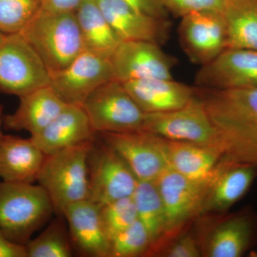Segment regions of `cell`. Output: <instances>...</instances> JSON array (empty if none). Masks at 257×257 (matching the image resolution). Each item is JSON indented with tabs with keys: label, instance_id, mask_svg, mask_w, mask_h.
<instances>
[{
	"label": "cell",
	"instance_id": "obj_1",
	"mask_svg": "<svg viewBox=\"0 0 257 257\" xmlns=\"http://www.w3.org/2000/svg\"><path fill=\"white\" fill-rule=\"evenodd\" d=\"M196 94L217 130L224 156L257 167V87H196Z\"/></svg>",
	"mask_w": 257,
	"mask_h": 257
},
{
	"label": "cell",
	"instance_id": "obj_2",
	"mask_svg": "<svg viewBox=\"0 0 257 257\" xmlns=\"http://www.w3.org/2000/svg\"><path fill=\"white\" fill-rule=\"evenodd\" d=\"M50 73L62 70L85 51L75 13L40 10L20 32Z\"/></svg>",
	"mask_w": 257,
	"mask_h": 257
},
{
	"label": "cell",
	"instance_id": "obj_3",
	"mask_svg": "<svg viewBox=\"0 0 257 257\" xmlns=\"http://www.w3.org/2000/svg\"><path fill=\"white\" fill-rule=\"evenodd\" d=\"M94 140L46 155L37 182L46 192L54 211L63 216L69 206L88 199V157Z\"/></svg>",
	"mask_w": 257,
	"mask_h": 257
},
{
	"label": "cell",
	"instance_id": "obj_4",
	"mask_svg": "<svg viewBox=\"0 0 257 257\" xmlns=\"http://www.w3.org/2000/svg\"><path fill=\"white\" fill-rule=\"evenodd\" d=\"M194 222L202 256L241 257L257 244V213L251 206L232 213L203 214Z\"/></svg>",
	"mask_w": 257,
	"mask_h": 257
},
{
	"label": "cell",
	"instance_id": "obj_5",
	"mask_svg": "<svg viewBox=\"0 0 257 257\" xmlns=\"http://www.w3.org/2000/svg\"><path fill=\"white\" fill-rule=\"evenodd\" d=\"M53 212L39 184L0 182V230L12 242L25 246Z\"/></svg>",
	"mask_w": 257,
	"mask_h": 257
},
{
	"label": "cell",
	"instance_id": "obj_6",
	"mask_svg": "<svg viewBox=\"0 0 257 257\" xmlns=\"http://www.w3.org/2000/svg\"><path fill=\"white\" fill-rule=\"evenodd\" d=\"M217 165L210 175L204 178H189L168 167L157 179L165 207L166 230L163 238L152 250L150 256H155L171 239L202 215Z\"/></svg>",
	"mask_w": 257,
	"mask_h": 257
},
{
	"label": "cell",
	"instance_id": "obj_7",
	"mask_svg": "<svg viewBox=\"0 0 257 257\" xmlns=\"http://www.w3.org/2000/svg\"><path fill=\"white\" fill-rule=\"evenodd\" d=\"M50 73L40 56L20 34L0 42V92L20 96L50 85Z\"/></svg>",
	"mask_w": 257,
	"mask_h": 257
},
{
	"label": "cell",
	"instance_id": "obj_8",
	"mask_svg": "<svg viewBox=\"0 0 257 257\" xmlns=\"http://www.w3.org/2000/svg\"><path fill=\"white\" fill-rule=\"evenodd\" d=\"M82 106L96 134L143 130L145 113L119 81L111 80L98 87Z\"/></svg>",
	"mask_w": 257,
	"mask_h": 257
},
{
	"label": "cell",
	"instance_id": "obj_9",
	"mask_svg": "<svg viewBox=\"0 0 257 257\" xmlns=\"http://www.w3.org/2000/svg\"><path fill=\"white\" fill-rule=\"evenodd\" d=\"M142 130L171 141L217 147L223 150L217 130L197 94L179 109L145 114Z\"/></svg>",
	"mask_w": 257,
	"mask_h": 257
},
{
	"label": "cell",
	"instance_id": "obj_10",
	"mask_svg": "<svg viewBox=\"0 0 257 257\" xmlns=\"http://www.w3.org/2000/svg\"><path fill=\"white\" fill-rule=\"evenodd\" d=\"M88 199L98 206L132 197L139 180L121 157L109 145L94 140L88 157Z\"/></svg>",
	"mask_w": 257,
	"mask_h": 257
},
{
	"label": "cell",
	"instance_id": "obj_11",
	"mask_svg": "<svg viewBox=\"0 0 257 257\" xmlns=\"http://www.w3.org/2000/svg\"><path fill=\"white\" fill-rule=\"evenodd\" d=\"M99 135L139 181H157L169 167L165 139L144 130Z\"/></svg>",
	"mask_w": 257,
	"mask_h": 257
},
{
	"label": "cell",
	"instance_id": "obj_12",
	"mask_svg": "<svg viewBox=\"0 0 257 257\" xmlns=\"http://www.w3.org/2000/svg\"><path fill=\"white\" fill-rule=\"evenodd\" d=\"M115 80L110 60L84 51L67 67L50 73V86L67 104L82 105L102 84Z\"/></svg>",
	"mask_w": 257,
	"mask_h": 257
},
{
	"label": "cell",
	"instance_id": "obj_13",
	"mask_svg": "<svg viewBox=\"0 0 257 257\" xmlns=\"http://www.w3.org/2000/svg\"><path fill=\"white\" fill-rule=\"evenodd\" d=\"M178 34L184 52L200 66L214 60L227 48L226 24L221 12H201L183 17Z\"/></svg>",
	"mask_w": 257,
	"mask_h": 257
},
{
	"label": "cell",
	"instance_id": "obj_14",
	"mask_svg": "<svg viewBox=\"0 0 257 257\" xmlns=\"http://www.w3.org/2000/svg\"><path fill=\"white\" fill-rule=\"evenodd\" d=\"M110 62L115 80L120 82L149 78L173 79L175 59L154 42H121Z\"/></svg>",
	"mask_w": 257,
	"mask_h": 257
},
{
	"label": "cell",
	"instance_id": "obj_15",
	"mask_svg": "<svg viewBox=\"0 0 257 257\" xmlns=\"http://www.w3.org/2000/svg\"><path fill=\"white\" fill-rule=\"evenodd\" d=\"M194 84L197 87L215 89L257 87V50L226 49L214 60L201 66Z\"/></svg>",
	"mask_w": 257,
	"mask_h": 257
},
{
	"label": "cell",
	"instance_id": "obj_16",
	"mask_svg": "<svg viewBox=\"0 0 257 257\" xmlns=\"http://www.w3.org/2000/svg\"><path fill=\"white\" fill-rule=\"evenodd\" d=\"M106 21L121 42L147 41L162 45L170 35L168 19L155 18L123 0H96Z\"/></svg>",
	"mask_w": 257,
	"mask_h": 257
},
{
	"label": "cell",
	"instance_id": "obj_17",
	"mask_svg": "<svg viewBox=\"0 0 257 257\" xmlns=\"http://www.w3.org/2000/svg\"><path fill=\"white\" fill-rule=\"evenodd\" d=\"M256 177V166L223 157L216 167L202 215L229 211L247 194Z\"/></svg>",
	"mask_w": 257,
	"mask_h": 257
},
{
	"label": "cell",
	"instance_id": "obj_18",
	"mask_svg": "<svg viewBox=\"0 0 257 257\" xmlns=\"http://www.w3.org/2000/svg\"><path fill=\"white\" fill-rule=\"evenodd\" d=\"M95 135L82 105L67 104L46 127L30 138L45 155H50L95 140Z\"/></svg>",
	"mask_w": 257,
	"mask_h": 257
},
{
	"label": "cell",
	"instance_id": "obj_19",
	"mask_svg": "<svg viewBox=\"0 0 257 257\" xmlns=\"http://www.w3.org/2000/svg\"><path fill=\"white\" fill-rule=\"evenodd\" d=\"M145 114L167 112L185 106L196 87L172 79L149 78L121 82Z\"/></svg>",
	"mask_w": 257,
	"mask_h": 257
},
{
	"label": "cell",
	"instance_id": "obj_20",
	"mask_svg": "<svg viewBox=\"0 0 257 257\" xmlns=\"http://www.w3.org/2000/svg\"><path fill=\"white\" fill-rule=\"evenodd\" d=\"M64 102L50 85L20 96L13 114H4L3 126L13 131L28 132L35 136L46 127L63 110Z\"/></svg>",
	"mask_w": 257,
	"mask_h": 257
},
{
	"label": "cell",
	"instance_id": "obj_21",
	"mask_svg": "<svg viewBox=\"0 0 257 257\" xmlns=\"http://www.w3.org/2000/svg\"><path fill=\"white\" fill-rule=\"evenodd\" d=\"M99 206L89 199L69 206L63 216L68 223L71 239L87 256L109 257L110 241L101 224Z\"/></svg>",
	"mask_w": 257,
	"mask_h": 257
},
{
	"label": "cell",
	"instance_id": "obj_22",
	"mask_svg": "<svg viewBox=\"0 0 257 257\" xmlns=\"http://www.w3.org/2000/svg\"><path fill=\"white\" fill-rule=\"evenodd\" d=\"M45 157L31 138L4 135L0 142V178L7 182L33 184Z\"/></svg>",
	"mask_w": 257,
	"mask_h": 257
},
{
	"label": "cell",
	"instance_id": "obj_23",
	"mask_svg": "<svg viewBox=\"0 0 257 257\" xmlns=\"http://www.w3.org/2000/svg\"><path fill=\"white\" fill-rule=\"evenodd\" d=\"M166 146L169 167L189 178L207 177L224 156L217 147L167 140Z\"/></svg>",
	"mask_w": 257,
	"mask_h": 257
},
{
	"label": "cell",
	"instance_id": "obj_24",
	"mask_svg": "<svg viewBox=\"0 0 257 257\" xmlns=\"http://www.w3.org/2000/svg\"><path fill=\"white\" fill-rule=\"evenodd\" d=\"M74 13L85 50L110 60L121 41L106 21L96 0H84Z\"/></svg>",
	"mask_w": 257,
	"mask_h": 257
},
{
	"label": "cell",
	"instance_id": "obj_25",
	"mask_svg": "<svg viewBox=\"0 0 257 257\" xmlns=\"http://www.w3.org/2000/svg\"><path fill=\"white\" fill-rule=\"evenodd\" d=\"M221 13L227 48L257 50V0H226Z\"/></svg>",
	"mask_w": 257,
	"mask_h": 257
},
{
	"label": "cell",
	"instance_id": "obj_26",
	"mask_svg": "<svg viewBox=\"0 0 257 257\" xmlns=\"http://www.w3.org/2000/svg\"><path fill=\"white\" fill-rule=\"evenodd\" d=\"M132 197L136 206L138 219L151 238L149 256L163 238L166 230L165 207L156 181H139Z\"/></svg>",
	"mask_w": 257,
	"mask_h": 257
},
{
	"label": "cell",
	"instance_id": "obj_27",
	"mask_svg": "<svg viewBox=\"0 0 257 257\" xmlns=\"http://www.w3.org/2000/svg\"><path fill=\"white\" fill-rule=\"evenodd\" d=\"M28 257H70L72 246L62 221H52L35 239L25 245Z\"/></svg>",
	"mask_w": 257,
	"mask_h": 257
},
{
	"label": "cell",
	"instance_id": "obj_28",
	"mask_svg": "<svg viewBox=\"0 0 257 257\" xmlns=\"http://www.w3.org/2000/svg\"><path fill=\"white\" fill-rule=\"evenodd\" d=\"M151 246L150 234L138 219L111 240L109 257L148 256Z\"/></svg>",
	"mask_w": 257,
	"mask_h": 257
},
{
	"label": "cell",
	"instance_id": "obj_29",
	"mask_svg": "<svg viewBox=\"0 0 257 257\" xmlns=\"http://www.w3.org/2000/svg\"><path fill=\"white\" fill-rule=\"evenodd\" d=\"M42 0H0V32L20 33L42 9Z\"/></svg>",
	"mask_w": 257,
	"mask_h": 257
},
{
	"label": "cell",
	"instance_id": "obj_30",
	"mask_svg": "<svg viewBox=\"0 0 257 257\" xmlns=\"http://www.w3.org/2000/svg\"><path fill=\"white\" fill-rule=\"evenodd\" d=\"M103 228L111 240L120 231L138 220V212L133 197L121 198L99 207Z\"/></svg>",
	"mask_w": 257,
	"mask_h": 257
},
{
	"label": "cell",
	"instance_id": "obj_31",
	"mask_svg": "<svg viewBox=\"0 0 257 257\" xmlns=\"http://www.w3.org/2000/svg\"><path fill=\"white\" fill-rule=\"evenodd\" d=\"M155 256L163 257L202 256L200 248L194 230L189 227L171 239Z\"/></svg>",
	"mask_w": 257,
	"mask_h": 257
},
{
	"label": "cell",
	"instance_id": "obj_32",
	"mask_svg": "<svg viewBox=\"0 0 257 257\" xmlns=\"http://www.w3.org/2000/svg\"><path fill=\"white\" fill-rule=\"evenodd\" d=\"M169 13L183 18L201 12H222L226 0H161Z\"/></svg>",
	"mask_w": 257,
	"mask_h": 257
},
{
	"label": "cell",
	"instance_id": "obj_33",
	"mask_svg": "<svg viewBox=\"0 0 257 257\" xmlns=\"http://www.w3.org/2000/svg\"><path fill=\"white\" fill-rule=\"evenodd\" d=\"M138 11L155 18L168 19L169 13L161 0H123Z\"/></svg>",
	"mask_w": 257,
	"mask_h": 257
},
{
	"label": "cell",
	"instance_id": "obj_34",
	"mask_svg": "<svg viewBox=\"0 0 257 257\" xmlns=\"http://www.w3.org/2000/svg\"><path fill=\"white\" fill-rule=\"evenodd\" d=\"M84 0H42V9L54 13L74 12Z\"/></svg>",
	"mask_w": 257,
	"mask_h": 257
},
{
	"label": "cell",
	"instance_id": "obj_35",
	"mask_svg": "<svg viewBox=\"0 0 257 257\" xmlns=\"http://www.w3.org/2000/svg\"><path fill=\"white\" fill-rule=\"evenodd\" d=\"M0 257H28V255L25 246L12 242L0 230Z\"/></svg>",
	"mask_w": 257,
	"mask_h": 257
},
{
	"label": "cell",
	"instance_id": "obj_36",
	"mask_svg": "<svg viewBox=\"0 0 257 257\" xmlns=\"http://www.w3.org/2000/svg\"><path fill=\"white\" fill-rule=\"evenodd\" d=\"M3 117H4V114H3V106L0 104V142H1L2 138H3L4 134L3 133Z\"/></svg>",
	"mask_w": 257,
	"mask_h": 257
},
{
	"label": "cell",
	"instance_id": "obj_37",
	"mask_svg": "<svg viewBox=\"0 0 257 257\" xmlns=\"http://www.w3.org/2000/svg\"><path fill=\"white\" fill-rule=\"evenodd\" d=\"M5 35L3 33H2L1 32H0V42H1V40H3V37H4Z\"/></svg>",
	"mask_w": 257,
	"mask_h": 257
}]
</instances>
